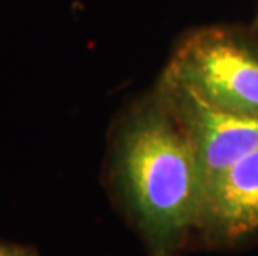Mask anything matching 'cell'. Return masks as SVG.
Segmentation results:
<instances>
[{
    "label": "cell",
    "mask_w": 258,
    "mask_h": 256,
    "mask_svg": "<svg viewBox=\"0 0 258 256\" xmlns=\"http://www.w3.org/2000/svg\"><path fill=\"white\" fill-rule=\"evenodd\" d=\"M108 177L148 256H182L199 228L205 177L194 143L157 85L115 123Z\"/></svg>",
    "instance_id": "6da1fadb"
},
{
    "label": "cell",
    "mask_w": 258,
    "mask_h": 256,
    "mask_svg": "<svg viewBox=\"0 0 258 256\" xmlns=\"http://www.w3.org/2000/svg\"><path fill=\"white\" fill-rule=\"evenodd\" d=\"M160 78L217 110L258 117V35L197 29L178 42Z\"/></svg>",
    "instance_id": "7a4b0ae2"
},
{
    "label": "cell",
    "mask_w": 258,
    "mask_h": 256,
    "mask_svg": "<svg viewBox=\"0 0 258 256\" xmlns=\"http://www.w3.org/2000/svg\"><path fill=\"white\" fill-rule=\"evenodd\" d=\"M199 155L207 188L238 160L258 150V117L217 110L186 92L158 80Z\"/></svg>",
    "instance_id": "3957f363"
},
{
    "label": "cell",
    "mask_w": 258,
    "mask_h": 256,
    "mask_svg": "<svg viewBox=\"0 0 258 256\" xmlns=\"http://www.w3.org/2000/svg\"><path fill=\"white\" fill-rule=\"evenodd\" d=\"M197 231L215 248L241 246L258 236V150L207 188Z\"/></svg>",
    "instance_id": "277c9868"
},
{
    "label": "cell",
    "mask_w": 258,
    "mask_h": 256,
    "mask_svg": "<svg viewBox=\"0 0 258 256\" xmlns=\"http://www.w3.org/2000/svg\"><path fill=\"white\" fill-rule=\"evenodd\" d=\"M0 256H40L35 248L25 244L0 241Z\"/></svg>",
    "instance_id": "5b68a950"
},
{
    "label": "cell",
    "mask_w": 258,
    "mask_h": 256,
    "mask_svg": "<svg viewBox=\"0 0 258 256\" xmlns=\"http://www.w3.org/2000/svg\"><path fill=\"white\" fill-rule=\"evenodd\" d=\"M251 30L255 32V34L258 35V10H256V15H255V19H253V22H251V27H250Z\"/></svg>",
    "instance_id": "8992f818"
}]
</instances>
